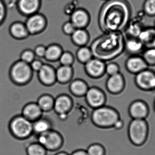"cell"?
I'll use <instances>...</instances> for the list:
<instances>
[{"mask_svg": "<svg viewBox=\"0 0 155 155\" xmlns=\"http://www.w3.org/2000/svg\"><path fill=\"white\" fill-rule=\"evenodd\" d=\"M119 118V114L114 108L107 106L95 108L92 116L95 124L102 127L112 128Z\"/></svg>", "mask_w": 155, "mask_h": 155, "instance_id": "6da1fadb", "label": "cell"}, {"mask_svg": "<svg viewBox=\"0 0 155 155\" xmlns=\"http://www.w3.org/2000/svg\"><path fill=\"white\" fill-rule=\"evenodd\" d=\"M128 136L134 144L140 145L145 141L148 133L147 124L144 119H133L128 127Z\"/></svg>", "mask_w": 155, "mask_h": 155, "instance_id": "7a4b0ae2", "label": "cell"}, {"mask_svg": "<svg viewBox=\"0 0 155 155\" xmlns=\"http://www.w3.org/2000/svg\"><path fill=\"white\" fill-rule=\"evenodd\" d=\"M10 129L13 134L20 139L28 138L33 134V122L22 115L16 116L12 120Z\"/></svg>", "mask_w": 155, "mask_h": 155, "instance_id": "3957f363", "label": "cell"}, {"mask_svg": "<svg viewBox=\"0 0 155 155\" xmlns=\"http://www.w3.org/2000/svg\"><path fill=\"white\" fill-rule=\"evenodd\" d=\"M33 71L30 65L21 60L15 63L11 69V77L18 84L28 83L31 79Z\"/></svg>", "mask_w": 155, "mask_h": 155, "instance_id": "277c9868", "label": "cell"}, {"mask_svg": "<svg viewBox=\"0 0 155 155\" xmlns=\"http://www.w3.org/2000/svg\"><path fill=\"white\" fill-rule=\"evenodd\" d=\"M135 86L143 91L155 90V72L149 68L135 75Z\"/></svg>", "mask_w": 155, "mask_h": 155, "instance_id": "5b68a950", "label": "cell"}, {"mask_svg": "<svg viewBox=\"0 0 155 155\" xmlns=\"http://www.w3.org/2000/svg\"><path fill=\"white\" fill-rule=\"evenodd\" d=\"M125 66L127 72L135 75L148 68L142 56L139 55H131L126 61Z\"/></svg>", "mask_w": 155, "mask_h": 155, "instance_id": "8992f818", "label": "cell"}, {"mask_svg": "<svg viewBox=\"0 0 155 155\" xmlns=\"http://www.w3.org/2000/svg\"><path fill=\"white\" fill-rule=\"evenodd\" d=\"M107 88L109 92L114 95L122 93L126 86L124 76L120 73L110 76L107 80Z\"/></svg>", "mask_w": 155, "mask_h": 155, "instance_id": "52a82bcc", "label": "cell"}, {"mask_svg": "<svg viewBox=\"0 0 155 155\" xmlns=\"http://www.w3.org/2000/svg\"><path fill=\"white\" fill-rule=\"evenodd\" d=\"M129 113L133 119H145L148 113V106L143 101L136 100L130 105Z\"/></svg>", "mask_w": 155, "mask_h": 155, "instance_id": "ba28073f", "label": "cell"}, {"mask_svg": "<svg viewBox=\"0 0 155 155\" xmlns=\"http://www.w3.org/2000/svg\"><path fill=\"white\" fill-rule=\"evenodd\" d=\"M25 24L29 34L33 35L43 28L45 21L44 17L40 15L34 14L29 16Z\"/></svg>", "mask_w": 155, "mask_h": 155, "instance_id": "9c48e42d", "label": "cell"}, {"mask_svg": "<svg viewBox=\"0 0 155 155\" xmlns=\"http://www.w3.org/2000/svg\"><path fill=\"white\" fill-rule=\"evenodd\" d=\"M86 98L88 104L95 108L101 107L105 102L104 94L98 89L90 88L86 93Z\"/></svg>", "mask_w": 155, "mask_h": 155, "instance_id": "30bf717a", "label": "cell"}, {"mask_svg": "<svg viewBox=\"0 0 155 155\" xmlns=\"http://www.w3.org/2000/svg\"><path fill=\"white\" fill-rule=\"evenodd\" d=\"M42 111L37 103L32 102L26 104L23 108L22 116L31 122H33L40 118Z\"/></svg>", "mask_w": 155, "mask_h": 155, "instance_id": "8fae6325", "label": "cell"}, {"mask_svg": "<svg viewBox=\"0 0 155 155\" xmlns=\"http://www.w3.org/2000/svg\"><path fill=\"white\" fill-rule=\"evenodd\" d=\"M44 134L45 136V143L44 147L46 150H56L61 145L62 139L57 132L49 130Z\"/></svg>", "mask_w": 155, "mask_h": 155, "instance_id": "7c38bea8", "label": "cell"}, {"mask_svg": "<svg viewBox=\"0 0 155 155\" xmlns=\"http://www.w3.org/2000/svg\"><path fill=\"white\" fill-rule=\"evenodd\" d=\"M39 0H18L17 6L20 12L27 16L33 15L39 7Z\"/></svg>", "mask_w": 155, "mask_h": 155, "instance_id": "4fadbf2b", "label": "cell"}, {"mask_svg": "<svg viewBox=\"0 0 155 155\" xmlns=\"http://www.w3.org/2000/svg\"><path fill=\"white\" fill-rule=\"evenodd\" d=\"M139 40L147 48H155V28L143 29L138 37Z\"/></svg>", "mask_w": 155, "mask_h": 155, "instance_id": "5bb4252c", "label": "cell"}, {"mask_svg": "<svg viewBox=\"0 0 155 155\" xmlns=\"http://www.w3.org/2000/svg\"><path fill=\"white\" fill-rule=\"evenodd\" d=\"M71 101L66 96H61L54 101V108L59 115L66 114L71 106Z\"/></svg>", "mask_w": 155, "mask_h": 155, "instance_id": "9a60e30c", "label": "cell"}, {"mask_svg": "<svg viewBox=\"0 0 155 155\" xmlns=\"http://www.w3.org/2000/svg\"><path fill=\"white\" fill-rule=\"evenodd\" d=\"M38 76L41 82L46 85L51 84L56 78L54 70L47 65H43L38 71Z\"/></svg>", "mask_w": 155, "mask_h": 155, "instance_id": "2e32d148", "label": "cell"}, {"mask_svg": "<svg viewBox=\"0 0 155 155\" xmlns=\"http://www.w3.org/2000/svg\"><path fill=\"white\" fill-rule=\"evenodd\" d=\"M144 46L138 38L130 37L126 42L125 48L131 55H139L143 52Z\"/></svg>", "mask_w": 155, "mask_h": 155, "instance_id": "e0dca14e", "label": "cell"}, {"mask_svg": "<svg viewBox=\"0 0 155 155\" xmlns=\"http://www.w3.org/2000/svg\"><path fill=\"white\" fill-rule=\"evenodd\" d=\"M104 68V65L103 62L97 59H90L86 64V69L87 72L94 76L102 74Z\"/></svg>", "mask_w": 155, "mask_h": 155, "instance_id": "ac0fdd59", "label": "cell"}, {"mask_svg": "<svg viewBox=\"0 0 155 155\" xmlns=\"http://www.w3.org/2000/svg\"><path fill=\"white\" fill-rule=\"evenodd\" d=\"M11 35L16 39H21L26 38L29 35L25 24L21 22H15L10 27Z\"/></svg>", "mask_w": 155, "mask_h": 155, "instance_id": "d6986e66", "label": "cell"}, {"mask_svg": "<svg viewBox=\"0 0 155 155\" xmlns=\"http://www.w3.org/2000/svg\"><path fill=\"white\" fill-rule=\"evenodd\" d=\"M88 16L85 12L82 10H77L73 14L71 22L76 28H82L87 24Z\"/></svg>", "mask_w": 155, "mask_h": 155, "instance_id": "ffe728a7", "label": "cell"}, {"mask_svg": "<svg viewBox=\"0 0 155 155\" xmlns=\"http://www.w3.org/2000/svg\"><path fill=\"white\" fill-rule=\"evenodd\" d=\"M50 128V123L46 120L39 118L33 122V133L38 135L46 133Z\"/></svg>", "mask_w": 155, "mask_h": 155, "instance_id": "44dd1931", "label": "cell"}, {"mask_svg": "<svg viewBox=\"0 0 155 155\" xmlns=\"http://www.w3.org/2000/svg\"><path fill=\"white\" fill-rule=\"evenodd\" d=\"M72 69L70 66L63 65L57 69L55 75L58 81L65 83L70 80L71 76Z\"/></svg>", "mask_w": 155, "mask_h": 155, "instance_id": "7402d4cb", "label": "cell"}, {"mask_svg": "<svg viewBox=\"0 0 155 155\" xmlns=\"http://www.w3.org/2000/svg\"><path fill=\"white\" fill-rule=\"evenodd\" d=\"M36 103L42 111H48L54 107V101L51 96L44 95L39 98Z\"/></svg>", "mask_w": 155, "mask_h": 155, "instance_id": "603a6c76", "label": "cell"}, {"mask_svg": "<svg viewBox=\"0 0 155 155\" xmlns=\"http://www.w3.org/2000/svg\"><path fill=\"white\" fill-rule=\"evenodd\" d=\"M70 88L74 94L79 96L85 94L87 91L86 85L83 81L80 80H76L72 83Z\"/></svg>", "mask_w": 155, "mask_h": 155, "instance_id": "cb8c5ba5", "label": "cell"}, {"mask_svg": "<svg viewBox=\"0 0 155 155\" xmlns=\"http://www.w3.org/2000/svg\"><path fill=\"white\" fill-rule=\"evenodd\" d=\"M61 54V50L58 45H51L46 48L45 57L47 60L53 61L60 58Z\"/></svg>", "mask_w": 155, "mask_h": 155, "instance_id": "d4e9b609", "label": "cell"}, {"mask_svg": "<svg viewBox=\"0 0 155 155\" xmlns=\"http://www.w3.org/2000/svg\"><path fill=\"white\" fill-rule=\"evenodd\" d=\"M28 155H45L46 149L38 143H31L26 149Z\"/></svg>", "mask_w": 155, "mask_h": 155, "instance_id": "484cf974", "label": "cell"}, {"mask_svg": "<svg viewBox=\"0 0 155 155\" xmlns=\"http://www.w3.org/2000/svg\"><path fill=\"white\" fill-rule=\"evenodd\" d=\"M72 37L74 42L79 45L84 44L87 40L86 32L81 29H76L72 34Z\"/></svg>", "mask_w": 155, "mask_h": 155, "instance_id": "4316f807", "label": "cell"}, {"mask_svg": "<svg viewBox=\"0 0 155 155\" xmlns=\"http://www.w3.org/2000/svg\"><path fill=\"white\" fill-rule=\"evenodd\" d=\"M142 57L145 62L149 66H155V48H147L143 52Z\"/></svg>", "mask_w": 155, "mask_h": 155, "instance_id": "83f0119b", "label": "cell"}, {"mask_svg": "<svg viewBox=\"0 0 155 155\" xmlns=\"http://www.w3.org/2000/svg\"><path fill=\"white\" fill-rule=\"evenodd\" d=\"M143 11L147 16H155V0H146L144 3Z\"/></svg>", "mask_w": 155, "mask_h": 155, "instance_id": "f1b7e54d", "label": "cell"}, {"mask_svg": "<svg viewBox=\"0 0 155 155\" xmlns=\"http://www.w3.org/2000/svg\"><path fill=\"white\" fill-rule=\"evenodd\" d=\"M78 59L82 62H87L91 59V52L89 49L85 47H82L78 50L77 53Z\"/></svg>", "mask_w": 155, "mask_h": 155, "instance_id": "f546056e", "label": "cell"}, {"mask_svg": "<svg viewBox=\"0 0 155 155\" xmlns=\"http://www.w3.org/2000/svg\"><path fill=\"white\" fill-rule=\"evenodd\" d=\"M86 153L87 155H104V152L101 145L95 144L89 147Z\"/></svg>", "mask_w": 155, "mask_h": 155, "instance_id": "4dcf8cb0", "label": "cell"}, {"mask_svg": "<svg viewBox=\"0 0 155 155\" xmlns=\"http://www.w3.org/2000/svg\"><path fill=\"white\" fill-rule=\"evenodd\" d=\"M35 57L34 52L32 50L28 49L22 52L21 54V60L30 64L35 60Z\"/></svg>", "mask_w": 155, "mask_h": 155, "instance_id": "1f68e13d", "label": "cell"}, {"mask_svg": "<svg viewBox=\"0 0 155 155\" xmlns=\"http://www.w3.org/2000/svg\"><path fill=\"white\" fill-rule=\"evenodd\" d=\"M60 61L63 65L70 66L73 61V58L71 53L65 52L61 55Z\"/></svg>", "mask_w": 155, "mask_h": 155, "instance_id": "d6a6232c", "label": "cell"}, {"mask_svg": "<svg viewBox=\"0 0 155 155\" xmlns=\"http://www.w3.org/2000/svg\"><path fill=\"white\" fill-rule=\"evenodd\" d=\"M119 67L117 64L114 63H111L106 66V72L110 76L114 75L119 73Z\"/></svg>", "mask_w": 155, "mask_h": 155, "instance_id": "836d02e7", "label": "cell"}, {"mask_svg": "<svg viewBox=\"0 0 155 155\" xmlns=\"http://www.w3.org/2000/svg\"><path fill=\"white\" fill-rule=\"evenodd\" d=\"M63 30L64 32L67 34H72L76 30V27L71 22H68L64 25Z\"/></svg>", "mask_w": 155, "mask_h": 155, "instance_id": "e575fe53", "label": "cell"}, {"mask_svg": "<svg viewBox=\"0 0 155 155\" xmlns=\"http://www.w3.org/2000/svg\"><path fill=\"white\" fill-rule=\"evenodd\" d=\"M30 65L32 71L33 70L35 72H38L43 65L41 62L39 60H34Z\"/></svg>", "mask_w": 155, "mask_h": 155, "instance_id": "d590c367", "label": "cell"}, {"mask_svg": "<svg viewBox=\"0 0 155 155\" xmlns=\"http://www.w3.org/2000/svg\"><path fill=\"white\" fill-rule=\"evenodd\" d=\"M6 14V8L5 5L2 0H0V24L5 18Z\"/></svg>", "mask_w": 155, "mask_h": 155, "instance_id": "8d00e7d4", "label": "cell"}, {"mask_svg": "<svg viewBox=\"0 0 155 155\" xmlns=\"http://www.w3.org/2000/svg\"><path fill=\"white\" fill-rule=\"evenodd\" d=\"M45 52H46V48L41 45H39L35 47L34 50L35 54L38 56H45Z\"/></svg>", "mask_w": 155, "mask_h": 155, "instance_id": "74e56055", "label": "cell"}, {"mask_svg": "<svg viewBox=\"0 0 155 155\" xmlns=\"http://www.w3.org/2000/svg\"><path fill=\"white\" fill-rule=\"evenodd\" d=\"M71 155H87L86 151L83 150H78L74 152Z\"/></svg>", "mask_w": 155, "mask_h": 155, "instance_id": "f35d334b", "label": "cell"}, {"mask_svg": "<svg viewBox=\"0 0 155 155\" xmlns=\"http://www.w3.org/2000/svg\"><path fill=\"white\" fill-rule=\"evenodd\" d=\"M55 155H68L66 153H59Z\"/></svg>", "mask_w": 155, "mask_h": 155, "instance_id": "ab89813d", "label": "cell"}, {"mask_svg": "<svg viewBox=\"0 0 155 155\" xmlns=\"http://www.w3.org/2000/svg\"><path fill=\"white\" fill-rule=\"evenodd\" d=\"M154 107H155V103H154Z\"/></svg>", "mask_w": 155, "mask_h": 155, "instance_id": "60d3db41", "label": "cell"}, {"mask_svg": "<svg viewBox=\"0 0 155 155\" xmlns=\"http://www.w3.org/2000/svg\"><path fill=\"white\" fill-rule=\"evenodd\" d=\"M154 28H155V24H154Z\"/></svg>", "mask_w": 155, "mask_h": 155, "instance_id": "b9f144b4", "label": "cell"}]
</instances>
